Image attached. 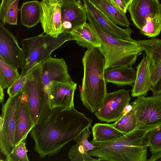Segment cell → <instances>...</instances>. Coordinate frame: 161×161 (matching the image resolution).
<instances>
[{"label": "cell", "mask_w": 161, "mask_h": 161, "mask_svg": "<svg viewBox=\"0 0 161 161\" xmlns=\"http://www.w3.org/2000/svg\"><path fill=\"white\" fill-rule=\"evenodd\" d=\"M92 122V119L75 108H55L46 120L36 124L30 131L34 149L41 158L53 155L90 126Z\"/></svg>", "instance_id": "obj_1"}, {"label": "cell", "mask_w": 161, "mask_h": 161, "mask_svg": "<svg viewBox=\"0 0 161 161\" xmlns=\"http://www.w3.org/2000/svg\"><path fill=\"white\" fill-rule=\"evenodd\" d=\"M147 133L136 129L111 141L90 142L95 147L87 153L100 161H147Z\"/></svg>", "instance_id": "obj_2"}, {"label": "cell", "mask_w": 161, "mask_h": 161, "mask_svg": "<svg viewBox=\"0 0 161 161\" xmlns=\"http://www.w3.org/2000/svg\"><path fill=\"white\" fill-rule=\"evenodd\" d=\"M83 76L80 99L90 112L101 108L107 94L104 77V59L98 48L87 49L82 58Z\"/></svg>", "instance_id": "obj_3"}, {"label": "cell", "mask_w": 161, "mask_h": 161, "mask_svg": "<svg viewBox=\"0 0 161 161\" xmlns=\"http://www.w3.org/2000/svg\"><path fill=\"white\" fill-rule=\"evenodd\" d=\"M88 24L101 43L98 49L104 59V70L122 67H131L144 52L143 47L136 40H125L112 36L101 29L87 12Z\"/></svg>", "instance_id": "obj_4"}, {"label": "cell", "mask_w": 161, "mask_h": 161, "mask_svg": "<svg viewBox=\"0 0 161 161\" xmlns=\"http://www.w3.org/2000/svg\"><path fill=\"white\" fill-rule=\"evenodd\" d=\"M71 40H74L72 36L67 33H63L56 38L41 34L22 40L24 61L21 75H26L34 67L48 59L53 52L66 42Z\"/></svg>", "instance_id": "obj_5"}, {"label": "cell", "mask_w": 161, "mask_h": 161, "mask_svg": "<svg viewBox=\"0 0 161 161\" xmlns=\"http://www.w3.org/2000/svg\"><path fill=\"white\" fill-rule=\"evenodd\" d=\"M40 65L41 81L44 92V102L38 123L46 120L52 111L49 102L52 83L54 81L68 82L72 80L68 70V67L63 58L51 57Z\"/></svg>", "instance_id": "obj_6"}, {"label": "cell", "mask_w": 161, "mask_h": 161, "mask_svg": "<svg viewBox=\"0 0 161 161\" xmlns=\"http://www.w3.org/2000/svg\"><path fill=\"white\" fill-rule=\"evenodd\" d=\"M136 122V129L147 133L161 126V93L137 97L130 103Z\"/></svg>", "instance_id": "obj_7"}, {"label": "cell", "mask_w": 161, "mask_h": 161, "mask_svg": "<svg viewBox=\"0 0 161 161\" xmlns=\"http://www.w3.org/2000/svg\"><path fill=\"white\" fill-rule=\"evenodd\" d=\"M22 96L21 91L14 97H9L2 104L0 117V148L5 156L10 153L15 146L17 115Z\"/></svg>", "instance_id": "obj_8"}, {"label": "cell", "mask_w": 161, "mask_h": 161, "mask_svg": "<svg viewBox=\"0 0 161 161\" xmlns=\"http://www.w3.org/2000/svg\"><path fill=\"white\" fill-rule=\"evenodd\" d=\"M22 92L26 97L30 114L35 125L37 123L44 102L40 65L35 66L29 72Z\"/></svg>", "instance_id": "obj_9"}, {"label": "cell", "mask_w": 161, "mask_h": 161, "mask_svg": "<svg viewBox=\"0 0 161 161\" xmlns=\"http://www.w3.org/2000/svg\"><path fill=\"white\" fill-rule=\"evenodd\" d=\"M130 90L124 89L107 93L100 109L94 114L100 121L110 123L117 121L124 114L131 97Z\"/></svg>", "instance_id": "obj_10"}, {"label": "cell", "mask_w": 161, "mask_h": 161, "mask_svg": "<svg viewBox=\"0 0 161 161\" xmlns=\"http://www.w3.org/2000/svg\"><path fill=\"white\" fill-rule=\"evenodd\" d=\"M137 42L144 48L149 62L153 95L161 93V39L153 38Z\"/></svg>", "instance_id": "obj_11"}, {"label": "cell", "mask_w": 161, "mask_h": 161, "mask_svg": "<svg viewBox=\"0 0 161 161\" xmlns=\"http://www.w3.org/2000/svg\"><path fill=\"white\" fill-rule=\"evenodd\" d=\"M0 58L18 69L22 68L24 61L23 50L15 37L1 22Z\"/></svg>", "instance_id": "obj_12"}, {"label": "cell", "mask_w": 161, "mask_h": 161, "mask_svg": "<svg viewBox=\"0 0 161 161\" xmlns=\"http://www.w3.org/2000/svg\"><path fill=\"white\" fill-rule=\"evenodd\" d=\"M61 0H42V13L40 22L44 33L54 38L63 34Z\"/></svg>", "instance_id": "obj_13"}, {"label": "cell", "mask_w": 161, "mask_h": 161, "mask_svg": "<svg viewBox=\"0 0 161 161\" xmlns=\"http://www.w3.org/2000/svg\"><path fill=\"white\" fill-rule=\"evenodd\" d=\"M86 11L93 18L102 29L114 37L125 40L132 41L133 32L129 28L123 29L119 27L105 14L100 11L91 0H83Z\"/></svg>", "instance_id": "obj_14"}, {"label": "cell", "mask_w": 161, "mask_h": 161, "mask_svg": "<svg viewBox=\"0 0 161 161\" xmlns=\"http://www.w3.org/2000/svg\"><path fill=\"white\" fill-rule=\"evenodd\" d=\"M127 10L131 20L139 29L148 17L161 19V4L158 0H132Z\"/></svg>", "instance_id": "obj_15"}, {"label": "cell", "mask_w": 161, "mask_h": 161, "mask_svg": "<svg viewBox=\"0 0 161 161\" xmlns=\"http://www.w3.org/2000/svg\"><path fill=\"white\" fill-rule=\"evenodd\" d=\"M62 33H69L87 20V11L75 0L63 2L61 7Z\"/></svg>", "instance_id": "obj_16"}, {"label": "cell", "mask_w": 161, "mask_h": 161, "mask_svg": "<svg viewBox=\"0 0 161 161\" xmlns=\"http://www.w3.org/2000/svg\"><path fill=\"white\" fill-rule=\"evenodd\" d=\"M77 84L72 80L68 82L54 81L51 84L50 104L52 109L58 107L70 109L74 108V98Z\"/></svg>", "instance_id": "obj_17"}, {"label": "cell", "mask_w": 161, "mask_h": 161, "mask_svg": "<svg viewBox=\"0 0 161 161\" xmlns=\"http://www.w3.org/2000/svg\"><path fill=\"white\" fill-rule=\"evenodd\" d=\"M31 116L25 97L23 95L18 108L14 133L15 145L26 139L34 126Z\"/></svg>", "instance_id": "obj_18"}, {"label": "cell", "mask_w": 161, "mask_h": 161, "mask_svg": "<svg viewBox=\"0 0 161 161\" xmlns=\"http://www.w3.org/2000/svg\"><path fill=\"white\" fill-rule=\"evenodd\" d=\"M151 88L149 60L144 55L136 67V78L131 91V95L134 97L146 95Z\"/></svg>", "instance_id": "obj_19"}, {"label": "cell", "mask_w": 161, "mask_h": 161, "mask_svg": "<svg viewBox=\"0 0 161 161\" xmlns=\"http://www.w3.org/2000/svg\"><path fill=\"white\" fill-rule=\"evenodd\" d=\"M88 127L85 129L81 134L76 137L74 140L77 143L73 146L69 150L68 155L71 161H99V159L92 158L87 153L88 151L93 149L95 147L89 142L88 138L92 132Z\"/></svg>", "instance_id": "obj_20"}, {"label": "cell", "mask_w": 161, "mask_h": 161, "mask_svg": "<svg viewBox=\"0 0 161 161\" xmlns=\"http://www.w3.org/2000/svg\"><path fill=\"white\" fill-rule=\"evenodd\" d=\"M136 71L131 67H122L104 70L106 82L118 86H132L136 78Z\"/></svg>", "instance_id": "obj_21"}, {"label": "cell", "mask_w": 161, "mask_h": 161, "mask_svg": "<svg viewBox=\"0 0 161 161\" xmlns=\"http://www.w3.org/2000/svg\"><path fill=\"white\" fill-rule=\"evenodd\" d=\"M69 34L72 36L77 44L88 49L99 48L101 43L98 36L86 22L74 29Z\"/></svg>", "instance_id": "obj_22"}, {"label": "cell", "mask_w": 161, "mask_h": 161, "mask_svg": "<svg viewBox=\"0 0 161 161\" xmlns=\"http://www.w3.org/2000/svg\"><path fill=\"white\" fill-rule=\"evenodd\" d=\"M91 0L116 24L129 28L130 23L126 15V13L121 11L112 0Z\"/></svg>", "instance_id": "obj_23"}, {"label": "cell", "mask_w": 161, "mask_h": 161, "mask_svg": "<svg viewBox=\"0 0 161 161\" xmlns=\"http://www.w3.org/2000/svg\"><path fill=\"white\" fill-rule=\"evenodd\" d=\"M20 10V22L28 28H32L40 22L42 9L38 1L24 2Z\"/></svg>", "instance_id": "obj_24"}, {"label": "cell", "mask_w": 161, "mask_h": 161, "mask_svg": "<svg viewBox=\"0 0 161 161\" xmlns=\"http://www.w3.org/2000/svg\"><path fill=\"white\" fill-rule=\"evenodd\" d=\"M91 142H105L117 139L125 134L116 129L113 124L97 123L92 127Z\"/></svg>", "instance_id": "obj_25"}, {"label": "cell", "mask_w": 161, "mask_h": 161, "mask_svg": "<svg viewBox=\"0 0 161 161\" xmlns=\"http://www.w3.org/2000/svg\"><path fill=\"white\" fill-rule=\"evenodd\" d=\"M18 69L0 58V85L4 89L11 86L20 77Z\"/></svg>", "instance_id": "obj_26"}, {"label": "cell", "mask_w": 161, "mask_h": 161, "mask_svg": "<svg viewBox=\"0 0 161 161\" xmlns=\"http://www.w3.org/2000/svg\"><path fill=\"white\" fill-rule=\"evenodd\" d=\"M113 125L116 129L125 134L136 129V119L133 110L131 109L128 113L124 114Z\"/></svg>", "instance_id": "obj_27"}, {"label": "cell", "mask_w": 161, "mask_h": 161, "mask_svg": "<svg viewBox=\"0 0 161 161\" xmlns=\"http://www.w3.org/2000/svg\"><path fill=\"white\" fill-rule=\"evenodd\" d=\"M141 33L150 38H154L161 31V19L157 17H148L139 29Z\"/></svg>", "instance_id": "obj_28"}, {"label": "cell", "mask_w": 161, "mask_h": 161, "mask_svg": "<svg viewBox=\"0 0 161 161\" xmlns=\"http://www.w3.org/2000/svg\"><path fill=\"white\" fill-rule=\"evenodd\" d=\"M146 138L151 154L161 151V126L148 132Z\"/></svg>", "instance_id": "obj_29"}, {"label": "cell", "mask_w": 161, "mask_h": 161, "mask_svg": "<svg viewBox=\"0 0 161 161\" xmlns=\"http://www.w3.org/2000/svg\"><path fill=\"white\" fill-rule=\"evenodd\" d=\"M25 140L15 145L11 152L6 156V161H29Z\"/></svg>", "instance_id": "obj_30"}, {"label": "cell", "mask_w": 161, "mask_h": 161, "mask_svg": "<svg viewBox=\"0 0 161 161\" xmlns=\"http://www.w3.org/2000/svg\"><path fill=\"white\" fill-rule=\"evenodd\" d=\"M29 73L20 77L7 90V92L9 97H13L22 91L26 81L29 75Z\"/></svg>", "instance_id": "obj_31"}, {"label": "cell", "mask_w": 161, "mask_h": 161, "mask_svg": "<svg viewBox=\"0 0 161 161\" xmlns=\"http://www.w3.org/2000/svg\"><path fill=\"white\" fill-rule=\"evenodd\" d=\"M19 1L16 0L9 9L7 14L6 23L10 25H17L18 13L20 10L18 8Z\"/></svg>", "instance_id": "obj_32"}, {"label": "cell", "mask_w": 161, "mask_h": 161, "mask_svg": "<svg viewBox=\"0 0 161 161\" xmlns=\"http://www.w3.org/2000/svg\"><path fill=\"white\" fill-rule=\"evenodd\" d=\"M16 0H2L0 5V19L4 25L6 24L8 11L13 3Z\"/></svg>", "instance_id": "obj_33"}, {"label": "cell", "mask_w": 161, "mask_h": 161, "mask_svg": "<svg viewBox=\"0 0 161 161\" xmlns=\"http://www.w3.org/2000/svg\"><path fill=\"white\" fill-rule=\"evenodd\" d=\"M118 7L122 11L126 13L128 6L123 0H112Z\"/></svg>", "instance_id": "obj_34"}, {"label": "cell", "mask_w": 161, "mask_h": 161, "mask_svg": "<svg viewBox=\"0 0 161 161\" xmlns=\"http://www.w3.org/2000/svg\"><path fill=\"white\" fill-rule=\"evenodd\" d=\"M151 156L147 161H161V151L157 153L151 154Z\"/></svg>", "instance_id": "obj_35"}, {"label": "cell", "mask_w": 161, "mask_h": 161, "mask_svg": "<svg viewBox=\"0 0 161 161\" xmlns=\"http://www.w3.org/2000/svg\"><path fill=\"white\" fill-rule=\"evenodd\" d=\"M4 88L0 85V102L1 103H2L4 102Z\"/></svg>", "instance_id": "obj_36"}, {"label": "cell", "mask_w": 161, "mask_h": 161, "mask_svg": "<svg viewBox=\"0 0 161 161\" xmlns=\"http://www.w3.org/2000/svg\"><path fill=\"white\" fill-rule=\"evenodd\" d=\"M76 1H77L78 4L81 7L83 8H85V6L84 3H82L81 0H77Z\"/></svg>", "instance_id": "obj_37"}, {"label": "cell", "mask_w": 161, "mask_h": 161, "mask_svg": "<svg viewBox=\"0 0 161 161\" xmlns=\"http://www.w3.org/2000/svg\"><path fill=\"white\" fill-rule=\"evenodd\" d=\"M127 5L128 7L132 0H123Z\"/></svg>", "instance_id": "obj_38"}, {"label": "cell", "mask_w": 161, "mask_h": 161, "mask_svg": "<svg viewBox=\"0 0 161 161\" xmlns=\"http://www.w3.org/2000/svg\"><path fill=\"white\" fill-rule=\"evenodd\" d=\"M63 2L66 1H68V0H61Z\"/></svg>", "instance_id": "obj_39"}, {"label": "cell", "mask_w": 161, "mask_h": 161, "mask_svg": "<svg viewBox=\"0 0 161 161\" xmlns=\"http://www.w3.org/2000/svg\"></svg>", "instance_id": "obj_40"}]
</instances>
